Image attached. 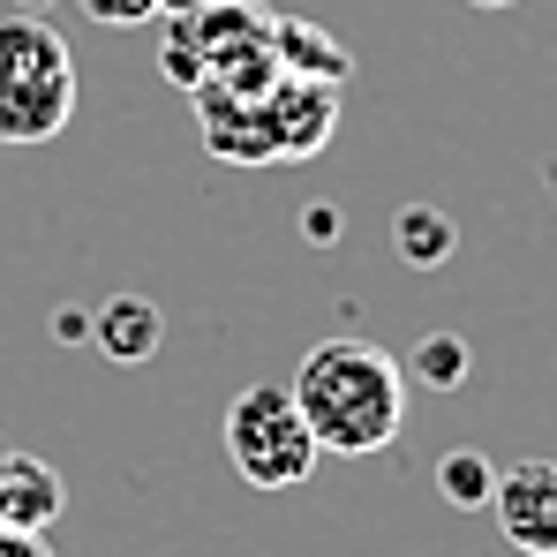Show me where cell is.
<instances>
[{
    "label": "cell",
    "mask_w": 557,
    "mask_h": 557,
    "mask_svg": "<svg viewBox=\"0 0 557 557\" xmlns=\"http://www.w3.org/2000/svg\"><path fill=\"white\" fill-rule=\"evenodd\" d=\"M399 370H407V384H430V392H460L467 370H474V355H467L460 332H422V339H414V355H407Z\"/></svg>",
    "instance_id": "obj_10"
},
{
    "label": "cell",
    "mask_w": 557,
    "mask_h": 557,
    "mask_svg": "<svg viewBox=\"0 0 557 557\" xmlns=\"http://www.w3.org/2000/svg\"><path fill=\"white\" fill-rule=\"evenodd\" d=\"M15 8H46V0H15Z\"/></svg>",
    "instance_id": "obj_18"
},
{
    "label": "cell",
    "mask_w": 557,
    "mask_h": 557,
    "mask_svg": "<svg viewBox=\"0 0 557 557\" xmlns=\"http://www.w3.org/2000/svg\"><path fill=\"white\" fill-rule=\"evenodd\" d=\"M91 23H106V30H136V23H159V0H76Z\"/></svg>",
    "instance_id": "obj_13"
},
{
    "label": "cell",
    "mask_w": 557,
    "mask_h": 557,
    "mask_svg": "<svg viewBox=\"0 0 557 557\" xmlns=\"http://www.w3.org/2000/svg\"><path fill=\"white\" fill-rule=\"evenodd\" d=\"M286 392H294L309 437L324 453H339V460L384 453L407 430V370H399V355L376 347V339H355V332L317 339L301 355V370L286 376Z\"/></svg>",
    "instance_id": "obj_1"
},
{
    "label": "cell",
    "mask_w": 557,
    "mask_h": 557,
    "mask_svg": "<svg viewBox=\"0 0 557 557\" xmlns=\"http://www.w3.org/2000/svg\"><path fill=\"white\" fill-rule=\"evenodd\" d=\"M301 234H309V242H332V234H347V219H339L332 203H309V219H301Z\"/></svg>",
    "instance_id": "obj_14"
},
{
    "label": "cell",
    "mask_w": 557,
    "mask_h": 557,
    "mask_svg": "<svg viewBox=\"0 0 557 557\" xmlns=\"http://www.w3.org/2000/svg\"><path fill=\"white\" fill-rule=\"evenodd\" d=\"M69 505V482L61 467L23 453V445H0V535H46Z\"/></svg>",
    "instance_id": "obj_6"
},
{
    "label": "cell",
    "mask_w": 557,
    "mask_h": 557,
    "mask_svg": "<svg viewBox=\"0 0 557 557\" xmlns=\"http://www.w3.org/2000/svg\"><path fill=\"white\" fill-rule=\"evenodd\" d=\"M257 121H264L272 159H317V151L332 144V121H339V84L278 76L272 91L257 98Z\"/></svg>",
    "instance_id": "obj_4"
},
{
    "label": "cell",
    "mask_w": 557,
    "mask_h": 557,
    "mask_svg": "<svg viewBox=\"0 0 557 557\" xmlns=\"http://www.w3.org/2000/svg\"><path fill=\"white\" fill-rule=\"evenodd\" d=\"M53 339H61V347H84V339H91V309H61V317H53Z\"/></svg>",
    "instance_id": "obj_15"
},
{
    "label": "cell",
    "mask_w": 557,
    "mask_h": 557,
    "mask_svg": "<svg viewBox=\"0 0 557 557\" xmlns=\"http://www.w3.org/2000/svg\"><path fill=\"white\" fill-rule=\"evenodd\" d=\"M272 61L278 76H309V84H347L355 53L339 38H324L317 23H272Z\"/></svg>",
    "instance_id": "obj_8"
},
{
    "label": "cell",
    "mask_w": 557,
    "mask_h": 557,
    "mask_svg": "<svg viewBox=\"0 0 557 557\" xmlns=\"http://www.w3.org/2000/svg\"><path fill=\"white\" fill-rule=\"evenodd\" d=\"M203 0H159V15H196Z\"/></svg>",
    "instance_id": "obj_16"
},
{
    "label": "cell",
    "mask_w": 557,
    "mask_h": 557,
    "mask_svg": "<svg viewBox=\"0 0 557 557\" xmlns=\"http://www.w3.org/2000/svg\"><path fill=\"white\" fill-rule=\"evenodd\" d=\"M467 8H512V0H467Z\"/></svg>",
    "instance_id": "obj_17"
},
{
    "label": "cell",
    "mask_w": 557,
    "mask_h": 557,
    "mask_svg": "<svg viewBox=\"0 0 557 557\" xmlns=\"http://www.w3.org/2000/svg\"><path fill=\"white\" fill-rule=\"evenodd\" d=\"M174 23V38H166V76L182 84V91H196L203 84V46H196V30H188L182 15H166Z\"/></svg>",
    "instance_id": "obj_12"
},
{
    "label": "cell",
    "mask_w": 557,
    "mask_h": 557,
    "mask_svg": "<svg viewBox=\"0 0 557 557\" xmlns=\"http://www.w3.org/2000/svg\"><path fill=\"white\" fill-rule=\"evenodd\" d=\"M159 339H166V309H159L151 294H106L91 309V347L106 362H121V370L151 362Z\"/></svg>",
    "instance_id": "obj_7"
},
{
    "label": "cell",
    "mask_w": 557,
    "mask_h": 557,
    "mask_svg": "<svg viewBox=\"0 0 557 557\" xmlns=\"http://www.w3.org/2000/svg\"><path fill=\"white\" fill-rule=\"evenodd\" d=\"M490 490H497V467L482 460L474 445H460V453H445V460H437V497H445V505L482 512V505H490Z\"/></svg>",
    "instance_id": "obj_11"
},
{
    "label": "cell",
    "mask_w": 557,
    "mask_h": 557,
    "mask_svg": "<svg viewBox=\"0 0 557 557\" xmlns=\"http://www.w3.org/2000/svg\"><path fill=\"white\" fill-rule=\"evenodd\" d=\"M69 113H76L69 38L30 8L0 15V144H53Z\"/></svg>",
    "instance_id": "obj_2"
},
{
    "label": "cell",
    "mask_w": 557,
    "mask_h": 557,
    "mask_svg": "<svg viewBox=\"0 0 557 557\" xmlns=\"http://www.w3.org/2000/svg\"><path fill=\"white\" fill-rule=\"evenodd\" d=\"M490 512H497V535L528 557L557 550V460H520L497 474L490 490Z\"/></svg>",
    "instance_id": "obj_5"
},
{
    "label": "cell",
    "mask_w": 557,
    "mask_h": 557,
    "mask_svg": "<svg viewBox=\"0 0 557 557\" xmlns=\"http://www.w3.org/2000/svg\"><path fill=\"white\" fill-rule=\"evenodd\" d=\"M392 249H399V264L437 272V264H453L460 226H453V211H437V203H399V219H392Z\"/></svg>",
    "instance_id": "obj_9"
},
{
    "label": "cell",
    "mask_w": 557,
    "mask_h": 557,
    "mask_svg": "<svg viewBox=\"0 0 557 557\" xmlns=\"http://www.w3.org/2000/svg\"><path fill=\"white\" fill-rule=\"evenodd\" d=\"M550 557H557V550H550Z\"/></svg>",
    "instance_id": "obj_19"
},
{
    "label": "cell",
    "mask_w": 557,
    "mask_h": 557,
    "mask_svg": "<svg viewBox=\"0 0 557 557\" xmlns=\"http://www.w3.org/2000/svg\"><path fill=\"white\" fill-rule=\"evenodd\" d=\"M219 437H226V460L249 490H301L324 460V445L309 437V422L278 376H257L234 392V407L219 414Z\"/></svg>",
    "instance_id": "obj_3"
}]
</instances>
